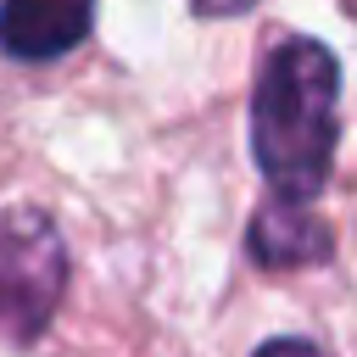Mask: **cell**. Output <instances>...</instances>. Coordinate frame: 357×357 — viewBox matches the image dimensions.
Returning <instances> with one entry per match:
<instances>
[{
  "label": "cell",
  "mask_w": 357,
  "mask_h": 357,
  "mask_svg": "<svg viewBox=\"0 0 357 357\" xmlns=\"http://www.w3.org/2000/svg\"><path fill=\"white\" fill-rule=\"evenodd\" d=\"M335 95L340 67L318 39H284L268 56L251 106V151L273 195L312 201L324 190L335 156Z\"/></svg>",
  "instance_id": "1"
},
{
  "label": "cell",
  "mask_w": 357,
  "mask_h": 357,
  "mask_svg": "<svg viewBox=\"0 0 357 357\" xmlns=\"http://www.w3.org/2000/svg\"><path fill=\"white\" fill-rule=\"evenodd\" d=\"M67 284V251L45 212L6 206L0 212V324L11 335H33Z\"/></svg>",
  "instance_id": "2"
},
{
  "label": "cell",
  "mask_w": 357,
  "mask_h": 357,
  "mask_svg": "<svg viewBox=\"0 0 357 357\" xmlns=\"http://www.w3.org/2000/svg\"><path fill=\"white\" fill-rule=\"evenodd\" d=\"M95 0H0V50L17 61H56L89 33Z\"/></svg>",
  "instance_id": "3"
},
{
  "label": "cell",
  "mask_w": 357,
  "mask_h": 357,
  "mask_svg": "<svg viewBox=\"0 0 357 357\" xmlns=\"http://www.w3.org/2000/svg\"><path fill=\"white\" fill-rule=\"evenodd\" d=\"M329 251L324 223L307 212V201H268L251 223V257L262 268H296V262H318Z\"/></svg>",
  "instance_id": "4"
},
{
  "label": "cell",
  "mask_w": 357,
  "mask_h": 357,
  "mask_svg": "<svg viewBox=\"0 0 357 357\" xmlns=\"http://www.w3.org/2000/svg\"><path fill=\"white\" fill-rule=\"evenodd\" d=\"M257 357H324V351H318V346H307V340H296V335H284V340L257 346Z\"/></svg>",
  "instance_id": "5"
},
{
  "label": "cell",
  "mask_w": 357,
  "mask_h": 357,
  "mask_svg": "<svg viewBox=\"0 0 357 357\" xmlns=\"http://www.w3.org/2000/svg\"><path fill=\"white\" fill-rule=\"evenodd\" d=\"M201 17H234V11H245L251 0H190Z\"/></svg>",
  "instance_id": "6"
}]
</instances>
